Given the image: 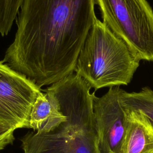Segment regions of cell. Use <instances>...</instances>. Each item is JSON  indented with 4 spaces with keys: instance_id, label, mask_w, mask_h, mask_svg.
Wrapping results in <instances>:
<instances>
[{
    "instance_id": "6da1fadb",
    "label": "cell",
    "mask_w": 153,
    "mask_h": 153,
    "mask_svg": "<svg viewBox=\"0 0 153 153\" xmlns=\"http://www.w3.org/2000/svg\"><path fill=\"white\" fill-rule=\"evenodd\" d=\"M94 0H23L4 60L41 89L74 72L95 19Z\"/></svg>"
},
{
    "instance_id": "7a4b0ae2",
    "label": "cell",
    "mask_w": 153,
    "mask_h": 153,
    "mask_svg": "<svg viewBox=\"0 0 153 153\" xmlns=\"http://www.w3.org/2000/svg\"><path fill=\"white\" fill-rule=\"evenodd\" d=\"M76 73L44 91L56 100L65 121L47 133L29 132L20 138L24 153H99L93 103L95 93Z\"/></svg>"
},
{
    "instance_id": "3957f363",
    "label": "cell",
    "mask_w": 153,
    "mask_h": 153,
    "mask_svg": "<svg viewBox=\"0 0 153 153\" xmlns=\"http://www.w3.org/2000/svg\"><path fill=\"white\" fill-rule=\"evenodd\" d=\"M140 59L96 18L78 54L74 72L94 90L128 85Z\"/></svg>"
},
{
    "instance_id": "277c9868",
    "label": "cell",
    "mask_w": 153,
    "mask_h": 153,
    "mask_svg": "<svg viewBox=\"0 0 153 153\" xmlns=\"http://www.w3.org/2000/svg\"><path fill=\"white\" fill-rule=\"evenodd\" d=\"M103 23L140 60L153 62V11L146 0H94Z\"/></svg>"
},
{
    "instance_id": "5b68a950",
    "label": "cell",
    "mask_w": 153,
    "mask_h": 153,
    "mask_svg": "<svg viewBox=\"0 0 153 153\" xmlns=\"http://www.w3.org/2000/svg\"><path fill=\"white\" fill-rule=\"evenodd\" d=\"M41 89L0 62V126L29 128L32 106Z\"/></svg>"
},
{
    "instance_id": "8992f818",
    "label": "cell",
    "mask_w": 153,
    "mask_h": 153,
    "mask_svg": "<svg viewBox=\"0 0 153 153\" xmlns=\"http://www.w3.org/2000/svg\"><path fill=\"white\" fill-rule=\"evenodd\" d=\"M120 86L109 87L93 99V109L99 153H121L126 131L127 114L120 97Z\"/></svg>"
},
{
    "instance_id": "52a82bcc",
    "label": "cell",
    "mask_w": 153,
    "mask_h": 153,
    "mask_svg": "<svg viewBox=\"0 0 153 153\" xmlns=\"http://www.w3.org/2000/svg\"><path fill=\"white\" fill-rule=\"evenodd\" d=\"M124 109L127 123L121 153H153V126L142 112Z\"/></svg>"
},
{
    "instance_id": "ba28073f",
    "label": "cell",
    "mask_w": 153,
    "mask_h": 153,
    "mask_svg": "<svg viewBox=\"0 0 153 153\" xmlns=\"http://www.w3.org/2000/svg\"><path fill=\"white\" fill-rule=\"evenodd\" d=\"M65 118L54 98L46 93L41 92L30 110L29 128L38 133H49Z\"/></svg>"
},
{
    "instance_id": "9c48e42d",
    "label": "cell",
    "mask_w": 153,
    "mask_h": 153,
    "mask_svg": "<svg viewBox=\"0 0 153 153\" xmlns=\"http://www.w3.org/2000/svg\"><path fill=\"white\" fill-rule=\"evenodd\" d=\"M120 97L123 106L130 110L142 112L153 126V90L143 87L138 92H127L120 89Z\"/></svg>"
},
{
    "instance_id": "30bf717a",
    "label": "cell",
    "mask_w": 153,
    "mask_h": 153,
    "mask_svg": "<svg viewBox=\"0 0 153 153\" xmlns=\"http://www.w3.org/2000/svg\"><path fill=\"white\" fill-rule=\"evenodd\" d=\"M23 0H0V33L7 35L10 31Z\"/></svg>"
},
{
    "instance_id": "8fae6325",
    "label": "cell",
    "mask_w": 153,
    "mask_h": 153,
    "mask_svg": "<svg viewBox=\"0 0 153 153\" xmlns=\"http://www.w3.org/2000/svg\"><path fill=\"white\" fill-rule=\"evenodd\" d=\"M15 130L14 128L0 126V151L13 143L15 139L14 136Z\"/></svg>"
}]
</instances>
